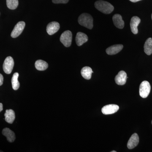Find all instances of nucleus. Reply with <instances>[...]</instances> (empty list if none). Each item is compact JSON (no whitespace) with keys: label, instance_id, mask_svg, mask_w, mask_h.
<instances>
[{"label":"nucleus","instance_id":"obj_12","mask_svg":"<svg viewBox=\"0 0 152 152\" xmlns=\"http://www.w3.org/2000/svg\"><path fill=\"white\" fill-rule=\"evenodd\" d=\"M123 48L122 45H113L106 49V53L109 55H115L122 50Z\"/></svg>","mask_w":152,"mask_h":152},{"label":"nucleus","instance_id":"obj_28","mask_svg":"<svg viewBox=\"0 0 152 152\" xmlns=\"http://www.w3.org/2000/svg\"></svg>","mask_w":152,"mask_h":152},{"label":"nucleus","instance_id":"obj_14","mask_svg":"<svg viewBox=\"0 0 152 152\" xmlns=\"http://www.w3.org/2000/svg\"><path fill=\"white\" fill-rule=\"evenodd\" d=\"M114 24L117 28L123 29L124 27V22L123 20L122 17L119 14H115L113 18Z\"/></svg>","mask_w":152,"mask_h":152},{"label":"nucleus","instance_id":"obj_17","mask_svg":"<svg viewBox=\"0 0 152 152\" xmlns=\"http://www.w3.org/2000/svg\"><path fill=\"white\" fill-rule=\"evenodd\" d=\"M94 73L91 68L88 66H85L82 69L81 74L83 77L86 80H90L91 78L92 74Z\"/></svg>","mask_w":152,"mask_h":152},{"label":"nucleus","instance_id":"obj_2","mask_svg":"<svg viewBox=\"0 0 152 152\" xmlns=\"http://www.w3.org/2000/svg\"><path fill=\"white\" fill-rule=\"evenodd\" d=\"M79 23L87 28L92 29L93 28V18L88 13H83L79 16Z\"/></svg>","mask_w":152,"mask_h":152},{"label":"nucleus","instance_id":"obj_10","mask_svg":"<svg viewBox=\"0 0 152 152\" xmlns=\"http://www.w3.org/2000/svg\"><path fill=\"white\" fill-rule=\"evenodd\" d=\"M141 22V20L139 17L134 16L131 19L130 27L132 32L134 34H137L138 33V26Z\"/></svg>","mask_w":152,"mask_h":152},{"label":"nucleus","instance_id":"obj_15","mask_svg":"<svg viewBox=\"0 0 152 152\" xmlns=\"http://www.w3.org/2000/svg\"><path fill=\"white\" fill-rule=\"evenodd\" d=\"M2 134L7 137V140L10 142H13L15 140V133L9 128H5L2 131Z\"/></svg>","mask_w":152,"mask_h":152},{"label":"nucleus","instance_id":"obj_3","mask_svg":"<svg viewBox=\"0 0 152 152\" xmlns=\"http://www.w3.org/2000/svg\"><path fill=\"white\" fill-rule=\"evenodd\" d=\"M151 89L150 83L147 81H144L140 85L139 90L140 96L143 98H147L149 94Z\"/></svg>","mask_w":152,"mask_h":152},{"label":"nucleus","instance_id":"obj_16","mask_svg":"<svg viewBox=\"0 0 152 152\" xmlns=\"http://www.w3.org/2000/svg\"><path fill=\"white\" fill-rule=\"evenodd\" d=\"M4 116L6 121L10 124H12L15 118V112L12 110H7Z\"/></svg>","mask_w":152,"mask_h":152},{"label":"nucleus","instance_id":"obj_4","mask_svg":"<svg viewBox=\"0 0 152 152\" xmlns=\"http://www.w3.org/2000/svg\"><path fill=\"white\" fill-rule=\"evenodd\" d=\"M72 34L70 31H66L60 37V41L65 47H69L72 44Z\"/></svg>","mask_w":152,"mask_h":152},{"label":"nucleus","instance_id":"obj_24","mask_svg":"<svg viewBox=\"0 0 152 152\" xmlns=\"http://www.w3.org/2000/svg\"><path fill=\"white\" fill-rule=\"evenodd\" d=\"M3 104L2 103H0V112L3 110Z\"/></svg>","mask_w":152,"mask_h":152},{"label":"nucleus","instance_id":"obj_22","mask_svg":"<svg viewBox=\"0 0 152 152\" xmlns=\"http://www.w3.org/2000/svg\"><path fill=\"white\" fill-rule=\"evenodd\" d=\"M69 0H52V1L54 4H66Z\"/></svg>","mask_w":152,"mask_h":152},{"label":"nucleus","instance_id":"obj_19","mask_svg":"<svg viewBox=\"0 0 152 152\" xmlns=\"http://www.w3.org/2000/svg\"><path fill=\"white\" fill-rule=\"evenodd\" d=\"M144 51L147 55L152 53V38H149L146 41L144 45Z\"/></svg>","mask_w":152,"mask_h":152},{"label":"nucleus","instance_id":"obj_26","mask_svg":"<svg viewBox=\"0 0 152 152\" xmlns=\"http://www.w3.org/2000/svg\"><path fill=\"white\" fill-rule=\"evenodd\" d=\"M111 152H116V151H112Z\"/></svg>","mask_w":152,"mask_h":152},{"label":"nucleus","instance_id":"obj_23","mask_svg":"<svg viewBox=\"0 0 152 152\" xmlns=\"http://www.w3.org/2000/svg\"><path fill=\"white\" fill-rule=\"evenodd\" d=\"M4 82V77L1 74H0V86H2Z\"/></svg>","mask_w":152,"mask_h":152},{"label":"nucleus","instance_id":"obj_20","mask_svg":"<svg viewBox=\"0 0 152 152\" xmlns=\"http://www.w3.org/2000/svg\"><path fill=\"white\" fill-rule=\"evenodd\" d=\"M19 75V74L18 73L16 72L14 73L13 75L12 76V86L13 89L14 90L18 89L19 87H20V83L18 80Z\"/></svg>","mask_w":152,"mask_h":152},{"label":"nucleus","instance_id":"obj_25","mask_svg":"<svg viewBox=\"0 0 152 152\" xmlns=\"http://www.w3.org/2000/svg\"><path fill=\"white\" fill-rule=\"evenodd\" d=\"M131 2L133 3L137 2L139 1H142V0H129Z\"/></svg>","mask_w":152,"mask_h":152},{"label":"nucleus","instance_id":"obj_18","mask_svg":"<svg viewBox=\"0 0 152 152\" xmlns=\"http://www.w3.org/2000/svg\"><path fill=\"white\" fill-rule=\"evenodd\" d=\"M35 66L37 69L39 71H45L48 67V63L42 60L36 61Z\"/></svg>","mask_w":152,"mask_h":152},{"label":"nucleus","instance_id":"obj_9","mask_svg":"<svg viewBox=\"0 0 152 152\" xmlns=\"http://www.w3.org/2000/svg\"><path fill=\"white\" fill-rule=\"evenodd\" d=\"M127 78V77L126 72L124 71H121L115 77V81L117 84L120 86H123L126 84Z\"/></svg>","mask_w":152,"mask_h":152},{"label":"nucleus","instance_id":"obj_13","mask_svg":"<svg viewBox=\"0 0 152 152\" xmlns=\"http://www.w3.org/2000/svg\"><path fill=\"white\" fill-rule=\"evenodd\" d=\"M88 36L84 33L78 32L76 35L75 40L76 44L78 46H81L83 44L88 42Z\"/></svg>","mask_w":152,"mask_h":152},{"label":"nucleus","instance_id":"obj_21","mask_svg":"<svg viewBox=\"0 0 152 152\" xmlns=\"http://www.w3.org/2000/svg\"><path fill=\"white\" fill-rule=\"evenodd\" d=\"M18 0H7L8 8L10 10H15L18 6Z\"/></svg>","mask_w":152,"mask_h":152},{"label":"nucleus","instance_id":"obj_6","mask_svg":"<svg viewBox=\"0 0 152 152\" xmlns=\"http://www.w3.org/2000/svg\"><path fill=\"white\" fill-rule=\"evenodd\" d=\"M25 26H26V23L24 22H18L15 25L14 29L12 32L11 34V37L13 38H15L20 36L23 32V30L24 29Z\"/></svg>","mask_w":152,"mask_h":152},{"label":"nucleus","instance_id":"obj_7","mask_svg":"<svg viewBox=\"0 0 152 152\" xmlns=\"http://www.w3.org/2000/svg\"><path fill=\"white\" fill-rule=\"evenodd\" d=\"M119 107L116 104H109L104 106L102 108V111L104 115H110L116 113L119 110Z\"/></svg>","mask_w":152,"mask_h":152},{"label":"nucleus","instance_id":"obj_5","mask_svg":"<svg viewBox=\"0 0 152 152\" xmlns=\"http://www.w3.org/2000/svg\"><path fill=\"white\" fill-rule=\"evenodd\" d=\"M14 66V61L12 57H7L3 64V70L5 73L10 74L12 72Z\"/></svg>","mask_w":152,"mask_h":152},{"label":"nucleus","instance_id":"obj_27","mask_svg":"<svg viewBox=\"0 0 152 152\" xmlns=\"http://www.w3.org/2000/svg\"><path fill=\"white\" fill-rule=\"evenodd\" d=\"M151 18H152V14Z\"/></svg>","mask_w":152,"mask_h":152},{"label":"nucleus","instance_id":"obj_11","mask_svg":"<svg viewBox=\"0 0 152 152\" xmlns=\"http://www.w3.org/2000/svg\"><path fill=\"white\" fill-rule=\"evenodd\" d=\"M139 142V137L136 133L133 134L128 142L127 147L129 149H132L135 148Z\"/></svg>","mask_w":152,"mask_h":152},{"label":"nucleus","instance_id":"obj_8","mask_svg":"<svg viewBox=\"0 0 152 152\" xmlns=\"http://www.w3.org/2000/svg\"><path fill=\"white\" fill-rule=\"evenodd\" d=\"M59 23L57 22H52L48 24L47 26V31L49 35H52L57 32L59 30Z\"/></svg>","mask_w":152,"mask_h":152},{"label":"nucleus","instance_id":"obj_1","mask_svg":"<svg viewBox=\"0 0 152 152\" xmlns=\"http://www.w3.org/2000/svg\"><path fill=\"white\" fill-rule=\"evenodd\" d=\"M94 5L97 10L104 14H110L114 10V7L111 4L102 0L96 1Z\"/></svg>","mask_w":152,"mask_h":152}]
</instances>
